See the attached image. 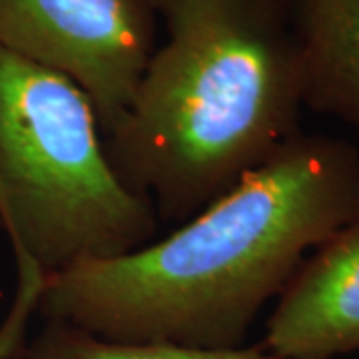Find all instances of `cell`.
<instances>
[{
  "label": "cell",
  "mask_w": 359,
  "mask_h": 359,
  "mask_svg": "<svg viewBox=\"0 0 359 359\" xmlns=\"http://www.w3.org/2000/svg\"><path fill=\"white\" fill-rule=\"evenodd\" d=\"M358 219V148L297 134L166 238L46 276L39 313L110 341L238 349L309 250Z\"/></svg>",
  "instance_id": "6da1fadb"
},
{
  "label": "cell",
  "mask_w": 359,
  "mask_h": 359,
  "mask_svg": "<svg viewBox=\"0 0 359 359\" xmlns=\"http://www.w3.org/2000/svg\"><path fill=\"white\" fill-rule=\"evenodd\" d=\"M160 20L166 42L104 146L184 224L302 134V60L282 0H160Z\"/></svg>",
  "instance_id": "7a4b0ae2"
},
{
  "label": "cell",
  "mask_w": 359,
  "mask_h": 359,
  "mask_svg": "<svg viewBox=\"0 0 359 359\" xmlns=\"http://www.w3.org/2000/svg\"><path fill=\"white\" fill-rule=\"evenodd\" d=\"M88 94L0 48V224L44 276L154 240V204L110 162Z\"/></svg>",
  "instance_id": "3957f363"
},
{
  "label": "cell",
  "mask_w": 359,
  "mask_h": 359,
  "mask_svg": "<svg viewBox=\"0 0 359 359\" xmlns=\"http://www.w3.org/2000/svg\"><path fill=\"white\" fill-rule=\"evenodd\" d=\"M158 22L160 0H0V48L76 82L106 134L132 102Z\"/></svg>",
  "instance_id": "277c9868"
},
{
  "label": "cell",
  "mask_w": 359,
  "mask_h": 359,
  "mask_svg": "<svg viewBox=\"0 0 359 359\" xmlns=\"http://www.w3.org/2000/svg\"><path fill=\"white\" fill-rule=\"evenodd\" d=\"M262 349L278 359L359 351V219L306 259L278 295Z\"/></svg>",
  "instance_id": "5b68a950"
},
{
  "label": "cell",
  "mask_w": 359,
  "mask_h": 359,
  "mask_svg": "<svg viewBox=\"0 0 359 359\" xmlns=\"http://www.w3.org/2000/svg\"><path fill=\"white\" fill-rule=\"evenodd\" d=\"M294 28L304 106L359 130V0H282Z\"/></svg>",
  "instance_id": "8992f818"
},
{
  "label": "cell",
  "mask_w": 359,
  "mask_h": 359,
  "mask_svg": "<svg viewBox=\"0 0 359 359\" xmlns=\"http://www.w3.org/2000/svg\"><path fill=\"white\" fill-rule=\"evenodd\" d=\"M13 359H278L259 346L238 349H198L174 344L110 341L68 323L46 321Z\"/></svg>",
  "instance_id": "52a82bcc"
},
{
  "label": "cell",
  "mask_w": 359,
  "mask_h": 359,
  "mask_svg": "<svg viewBox=\"0 0 359 359\" xmlns=\"http://www.w3.org/2000/svg\"><path fill=\"white\" fill-rule=\"evenodd\" d=\"M18 285L13 304L0 321V359H13L25 344L30 318L39 311L40 294L44 285V273L32 262L16 257Z\"/></svg>",
  "instance_id": "ba28073f"
}]
</instances>
